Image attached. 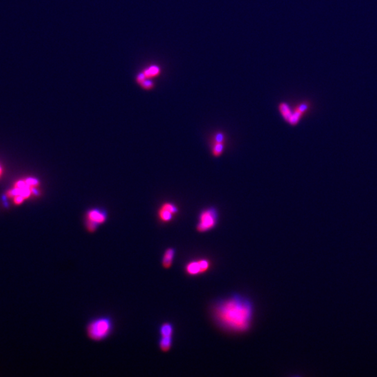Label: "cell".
<instances>
[{
    "label": "cell",
    "instance_id": "2",
    "mask_svg": "<svg viewBox=\"0 0 377 377\" xmlns=\"http://www.w3.org/2000/svg\"><path fill=\"white\" fill-rule=\"evenodd\" d=\"M113 331V322L109 317L93 319L87 326V335L92 340L99 342L105 340Z\"/></svg>",
    "mask_w": 377,
    "mask_h": 377
},
{
    "label": "cell",
    "instance_id": "8",
    "mask_svg": "<svg viewBox=\"0 0 377 377\" xmlns=\"http://www.w3.org/2000/svg\"><path fill=\"white\" fill-rule=\"evenodd\" d=\"M226 137L223 133H216L212 140V154L214 158H219L224 150Z\"/></svg>",
    "mask_w": 377,
    "mask_h": 377
},
{
    "label": "cell",
    "instance_id": "14",
    "mask_svg": "<svg viewBox=\"0 0 377 377\" xmlns=\"http://www.w3.org/2000/svg\"><path fill=\"white\" fill-rule=\"evenodd\" d=\"M159 72H160L159 68L157 67V66H152V67L145 72V77H155V76L158 74Z\"/></svg>",
    "mask_w": 377,
    "mask_h": 377
},
{
    "label": "cell",
    "instance_id": "7",
    "mask_svg": "<svg viewBox=\"0 0 377 377\" xmlns=\"http://www.w3.org/2000/svg\"><path fill=\"white\" fill-rule=\"evenodd\" d=\"M178 212V207L172 203H164L158 210V216L160 221L169 222Z\"/></svg>",
    "mask_w": 377,
    "mask_h": 377
},
{
    "label": "cell",
    "instance_id": "1",
    "mask_svg": "<svg viewBox=\"0 0 377 377\" xmlns=\"http://www.w3.org/2000/svg\"><path fill=\"white\" fill-rule=\"evenodd\" d=\"M213 315L221 328L230 331L244 332L252 322L253 306L246 297L236 294L216 303Z\"/></svg>",
    "mask_w": 377,
    "mask_h": 377
},
{
    "label": "cell",
    "instance_id": "3",
    "mask_svg": "<svg viewBox=\"0 0 377 377\" xmlns=\"http://www.w3.org/2000/svg\"><path fill=\"white\" fill-rule=\"evenodd\" d=\"M38 181L33 178H28L26 180H20L14 185V189L8 192L9 196L14 198L16 204H21L25 198L31 196L34 187L37 185Z\"/></svg>",
    "mask_w": 377,
    "mask_h": 377
},
{
    "label": "cell",
    "instance_id": "16",
    "mask_svg": "<svg viewBox=\"0 0 377 377\" xmlns=\"http://www.w3.org/2000/svg\"><path fill=\"white\" fill-rule=\"evenodd\" d=\"M2 173H3V169L0 167V176H1Z\"/></svg>",
    "mask_w": 377,
    "mask_h": 377
},
{
    "label": "cell",
    "instance_id": "6",
    "mask_svg": "<svg viewBox=\"0 0 377 377\" xmlns=\"http://www.w3.org/2000/svg\"><path fill=\"white\" fill-rule=\"evenodd\" d=\"M210 262L206 259H201L198 261H190L186 265V272L189 275H197L203 273L208 270Z\"/></svg>",
    "mask_w": 377,
    "mask_h": 377
},
{
    "label": "cell",
    "instance_id": "9",
    "mask_svg": "<svg viewBox=\"0 0 377 377\" xmlns=\"http://www.w3.org/2000/svg\"><path fill=\"white\" fill-rule=\"evenodd\" d=\"M308 108H309V105L307 103H301V104L295 106L293 111V114H292L291 118H290L288 123L291 124L292 126L296 125L298 123L299 121L300 120L301 118L305 115L306 111H308Z\"/></svg>",
    "mask_w": 377,
    "mask_h": 377
},
{
    "label": "cell",
    "instance_id": "13",
    "mask_svg": "<svg viewBox=\"0 0 377 377\" xmlns=\"http://www.w3.org/2000/svg\"><path fill=\"white\" fill-rule=\"evenodd\" d=\"M160 335L161 337L172 336L173 333V326L170 323H164L160 326Z\"/></svg>",
    "mask_w": 377,
    "mask_h": 377
},
{
    "label": "cell",
    "instance_id": "5",
    "mask_svg": "<svg viewBox=\"0 0 377 377\" xmlns=\"http://www.w3.org/2000/svg\"><path fill=\"white\" fill-rule=\"evenodd\" d=\"M107 219V214L104 210L93 209L87 212L86 229L88 232H96L99 225L103 224Z\"/></svg>",
    "mask_w": 377,
    "mask_h": 377
},
{
    "label": "cell",
    "instance_id": "12",
    "mask_svg": "<svg viewBox=\"0 0 377 377\" xmlns=\"http://www.w3.org/2000/svg\"><path fill=\"white\" fill-rule=\"evenodd\" d=\"M172 343V336L161 337V338H160V342H159V346H160V349H161L162 351H164V352H167V351H169V350L171 349Z\"/></svg>",
    "mask_w": 377,
    "mask_h": 377
},
{
    "label": "cell",
    "instance_id": "11",
    "mask_svg": "<svg viewBox=\"0 0 377 377\" xmlns=\"http://www.w3.org/2000/svg\"><path fill=\"white\" fill-rule=\"evenodd\" d=\"M279 111L284 120L288 122L290 118H291L292 114H293V111H292L290 106L286 103H281L279 106Z\"/></svg>",
    "mask_w": 377,
    "mask_h": 377
},
{
    "label": "cell",
    "instance_id": "4",
    "mask_svg": "<svg viewBox=\"0 0 377 377\" xmlns=\"http://www.w3.org/2000/svg\"><path fill=\"white\" fill-rule=\"evenodd\" d=\"M217 216L216 210L212 207L202 211L198 218L199 221L196 226L198 232L204 233L213 229L217 222Z\"/></svg>",
    "mask_w": 377,
    "mask_h": 377
},
{
    "label": "cell",
    "instance_id": "15",
    "mask_svg": "<svg viewBox=\"0 0 377 377\" xmlns=\"http://www.w3.org/2000/svg\"><path fill=\"white\" fill-rule=\"evenodd\" d=\"M142 85H143L144 87H145V88H150V87L153 86V84H152L150 81H145Z\"/></svg>",
    "mask_w": 377,
    "mask_h": 377
},
{
    "label": "cell",
    "instance_id": "10",
    "mask_svg": "<svg viewBox=\"0 0 377 377\" xmlns=\"http://www.w3.org/2000/svg\"><path fill=\"white\" fill-rule=\"evenodd\" d=\"M176 255V250L173 248H168L164 252L162 257V266L166 269H169L172 266L173 260Z\"/></svg>",
    "mask_w": 377,
    "mask_h": 377
}]
</instances>
